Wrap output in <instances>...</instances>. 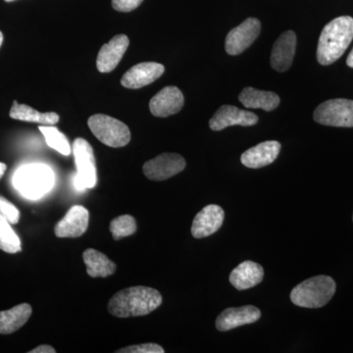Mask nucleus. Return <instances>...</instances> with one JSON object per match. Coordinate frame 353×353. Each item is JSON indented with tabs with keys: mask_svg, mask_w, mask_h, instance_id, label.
<instances>
[{
	"mask_svg": "<svg viewBox=\"0 0 353 353\" xmlns=\"http://www.w3.org/2000/svg\"><path fill=\"white\" fill-rule=\"evenodd\" d=\"M162 303V296L158 290L150 287L128 288L114 294L109 301L108 310L119 318L138 317L150 314Z\"/></svg>",
	"mask_w": 353,
	"mask_h": 353,
	"instance_id": "nucleus-1",
	"label": "nucleus"
},
{
	"mask_svg": "<svg viewBox=\"0 0 353 353\" xmlns=\"http://www.w3.org/2000/svg\"><path fill=\"white\" fill-rule=\"evenodd\" d=\"M353 39V18L341 16L325 26L320 34L317 59L321 65H331L343 57Z\"/></svg>",
	"mask_w": 353,
	"mask_h": 353,
	"instance_id": "nucleus-2",
	"label": "nucleus"
},
{
	"mask_svg": "<svg viewBox=\"0 0 353 353\" xmlns=\"http://www.w3.org/2000/svg\"><path fill=\"white\" fill-rule=\"evenodd\" d=\"M13 185L26 199L36 201L46 196L52 189L54 174L48 165H25L14 174Z\"/></svg>",
	"mask_w": 353,
	"mask_h": 353,
	"instance_id": "nucleus-3",
	"label": "nucleus"
},
{
	"mask_svg": "<svg viewBox=\"0 0 353 353\" xmlns=\"http://www.w3.org/2000/svg\"><path fill=\"white\" fill-rule=\"evenodd\" d=\"M336 285L329 276H316L303 281L290 292V301L303 308H321L331 301Z\"/></svg>",
	"mask_w": 353,
	"mask_h": 353,
	"instance_id": "nucleus-4",
	"label": "nucleus"
},
{
	"mask_svg": "<svg viewBox=\"0 0 353 353\" xmlns=\"http://www.w3.org/2000/svg\"><path fill=\"white\" fill-rule=\"evenodd\" d=\"M88 125L95 138L110 148H123L131 141L127 125L110 116L95 114L88 118Z\"/></svg>",
	"mask_w": 353,
	"mask_h": 353,
	"instance_id": "nucleus-5",
	"label": "nucleus"
},
{
	"mask_svg": "<svg viewBox=\"0 0 353 353\" xmlns=\"http://www.w3.org/2000/svg\"><path fill=\"white\" fill-rule=\"evenodd\" d=\"M313 118L325 126L353 127V101L345 99L323 102L315 109Z\"/></svg>",
	"mask_w": 353,
	"mask_h": 353,
	"instance_id": "nucleus-6",
	"label": "nucleus"
},
{
	"mask_svg": "<svg viewBox=\"0 0 353 353\" xmlns=\"http://www.w3.org/2000/svg\"><path fill=\"white\" fill-rule=\"evenodd\" d=\"M75 157L77 176L80 179L85 189H92L97 185V165L94 150L85 139L78 138L73 143Z\"/></svg>",
	"mask_w": 353,
	"mask_h": 353,
	"instance_id": "nucleus-7",
	"label": "nucleus"
},
{
	"mask_svg": "<svg viewBox=\"0 0 353 353\" xmlns=\"http://www.w3.org/2000/svg\"><path fill=\"white\" fill-rule=\"evenodd\" d=\"M185 158L176 153H162L143 165V174L152 181H164L185 168Z\"/></svg>",
	"mask_w": 353,
	"mask_h": 353,
	"instance_id": "nucleus-8",
	"label": "nucleus"
},
{
	"mask_svg": "<svg viewBox=\"0 0 353 353\" xmlns=\"http://www.w3.org/2000/svg\"><path fill=\"white\" fill-rule=\"evenodd\" d=\"M261 30L260 21L256 18H248L238 27L228 34L225 48L228 54L239 55L248 50L255 39L259 38Z\"/></svg>",
	"mask_w": 353,
	"mask_h": 353,
	"instance_id": "nucleus-9",
	"label": "nucleus"
},
{
	"mask_svg": "<svg viewBox=\"0 0 353 353\" xmlns=\"http://www.w3.org/2000/svg\"><path fill=\"white\" fill-rule=\"evenodd\" d=\"M259 123V117L254 113L243 110L233 105H223L218 109L210 121L209 126L213 131H222L228 127H250Z\"/></svg>",
	"mask_w": 353,
	"mask_h": 353,
	"instance_id": "nucleus-10",
	"label": "nucleus"
},
{
	"mask_svg": "<svg viewBox=\"0 0 353 353\" xmlns=\"http://www.w3.org/2000/svg\"><path fill=\"white\" fill-rule=\"evenodd\" d=\"M165 67L157 62H143L128 70L121 79V85L126 88L138 90L150 85L163 75Z\"/></svg>",
	"mask_w": 353,
	"mask_h": 353,
	"instance_id": "nucleus-11",
	"label": "nucleus"
},
{
	"mask_svg": "<svg viewBox=\"0 0 353 353\" xmlns=\"http://www.w3.org/2000/svg\"><path fill=\"white\" fill-rule=\"evenodd\" d=\"M90 214L87 208L75 205L70 208L66 215L54 228L57 238H79L88 230Z\"/></svg>",
	"mask_w": 353,
	"mask_h": 353,
	"instance_id": "nucleus-12",
	"label": "nucleus"
},
{
	"mask_svg": "<svg viewBox=\"0 0 353 353\" xmlns=\"http://www.w3.org/2000/svg\"><path fill=\"white\" fill-rule=\"evenodd\" d=\"M185 99L180 88L166 87L162 88L150 102V112L155 117H168L182 110Z\"/></svg>",
	"mask_w": 353,
	"mask_h": 353,
	"instance_id": "nucleus-13",
	"label": "nucleus"
},
{
	"mask_svg": "<svg viewBox=\"0 0 353 353\" xmlns=\"http://www.w3.org/2000/svg\"><path fill=\"white\" fill-rule=\"evenodd\" d=\"M130 39L125 34H118L104 44L97 58V67L101 73H110L118 64L129 48Z\"/></svg>",
	"mask_w": 353,
	"mask_h": 353,
	"instance_id": "nucleus-14",
	"label": "nucleus"
},
{
	"mask_svg": "<svg viewBox=\"0 0 353 353\" xmlns=\"http://www.w3.org/2000/svg\"><path fill=\"white\" fill-rule=\"evenodd\" d=\"M224 218V210L219 205L210 204L205 206L194 217L192 226V236L203 239L215 234L222 227Z\"/></svg>",
	"mask_w": 353,
	"mask_h": 353,
	"instance_id": "nucleus-15",
	"label": "nucleus"
},
{
	"mask_svg": "<svg viewBox=\"0 0 353 353\" xmlns=\"http://www.w3.org/2000/svg\"><path fill=\"white\" fill-rule=\"evenodd\" d=\"M260 317L261 311L255 306L245 305L241 307L227 308L218 316L216 328L220 332H227L257 322Z\"/></svg>",
	"mask_w": 353,
	"mask_h": 353,
	"instance_id": "nucleus-16",
	"label": "nucleus"
},
{
	"mask_svg": "<svg viewBox=\"0 0 353 353\" xmlns=\"http://www.w3.org/2000/svg\"><path fill=\"white\" fill-rule=\"evenodd\" d=\"M281 148L279 141H264L243 152L241 157V163L252 169L268 166L277 159Z\"/></svg>",
	"mask_w": 353,
	"mask_h": 353,
	"instance_id": "nucleus-17",
	"label": "nucleus"
},
{
	"mask_svg": "<svg viewBox=\"0 0 353 353\" xmlns=\"http://www.w3.org/2000/svg\"><path fill=\"white\" fill-rule=\"evenodd\" d=\"M296 36L294 32H283L274 43L271 53V65L278 72H285L292 66L296 54Z\"/></svg>",
	"mask_w": 353,
	"mask_h": 353,
	"instance_id": "nucleus-18",
	"label": "nucleus"
},
{
	"mask_svg": "<svg viewBox=\"0 0 353 353\" xmlns=\"http://www.w3.org/2000/svg\"><path fill=\"white\" fill-rule=\"evenodd\" d=\"M263 278L264 270L261 265L253 261H243L230 274V283L236 290H243L260 284Z\"/></svg>",
	"mask_w": 353,
	"mask_h": 353,
	"instance_id": "nucleus-19",
	"label": "nucleus"
},
{
	"mask_svg": "<svg viewBox=\"0 0 353 353\" xmlns=\"http://www.w3.org/2000/svg\"><path fill=\"white\" fill-rule=\"evenodd\" d=\"M239 101L246 108H260L268 112L275 110L280 104V97L275 92L255 90L250 87L241 90Z\"/></svg>",
	"mask_w": 353,
	"mask_h": 353,
	"instance_id": "nucleus-20",
	"label": "nucleus"
},
{
	"mask_svg": "<svg viewBox=\"0 0 353 353\" xmlns=\"http://www.w3.org/2000/svg\"><path fill=\"white\" fill-rule=\"evenodd\" d=\"M30 304L23 303L0 312V334H10L22 328L32 315Z\"/></svg>",
	"mask_w": 353,
	"mask_h": 353,
	"instance_id": "nucleus-21",
	"label": "nucleus"
},
{
	"mask_svg": "<svg viewBox=\"0 0 353 353\" xmlns=\"http://www.w3.org/2000/svg\"><path fill=\"white\" fill-rule=\"evenodd\" d=\"M83 262L88 275L92 278H106L115 273L116 264L103 253L88 248L83 253Z\"/></svg>",
	"mask_w": 353,
	"mask_h": 353,
	"instance_id": "nucleus-22",
	"label": "nucleus"
},
{
	"mask_svg": "<svg viewBox=\"0 0 353 353\" xmlns=\"http://www.w3.org/2000/svg\"><path fill=\"white\" fill-rule=\"evenodd\" d=\"M12 119L24 121V122L38 123L41 125H55L59 122V115L55 112L41 113L34 108L13 102L12 108L9 113Z\"/></svg>",
	"mask_w": 353,
	"mask_h": 353,
	"instance_id": "nucleus-23",
	"label": "nucleus"
},
{
	"mask_svg": "<svg viewBox=\"0 0 353 353\" xmlns=\"http://www.w3.org/2000/svg\"><path fill=\"white\" fill-rule=\"evenodd\" d=\"M0 250L11 254L22 250L19 236L11 228L10 223L1 214H0Z\"/></svg>",
	"mask_w": 353,
	"mask_h": 353,
	"instance_id": "nucleus-24",
	"label": "nucleus"
},
{
	"mask_svg": "<svg viewBox=\"0 0 353 353\" xmlns=\"http://www.w3.org/2000/svg\"><path fill=\"white\" fill-rule=\"evenodd\" d=\"M39 131L43 134L46 143L50 148L57 150L63 155H69L71 153V146L64 134H62L57 127L53 125H44L39 127Z\"/></svg>",
	"mask_w": 353,
	"mask_h": 353,
	"instance_id": "nucleus-25",
	"label": "nucleus"
},
{
	"mask_svg": "<svg viewBox=\"0 0 353 353\" xmlns=\"http://www.w3.org/2000/svg\"><path fill=\"white\" fill-rule=\"evenodd\" d=\"M136 219L131 215H122L111 221L110 232L114 240L119 241L121 239L132 236L136 233Z\"/></svg>",
	"mask_w": 353,
	"mask_h": 353,
	"instance_id": "nucleus-26",
	"label": "nucleus"
},
{
	"mask_svg": "<svg viewBox=\"0 0 353 353\" xmlns=\"http://www.w3.org/2000/svg\"><path fill=\"white\" fill-rule=\"evenodd\" d=\"M0 214L3 216L10 224L15 225L19 222V210L10 201L2 196H0Z\"/></svg>",
	"mask_w": 353,
	"mask_h": 353,
	"instance_id": "nucleus-27",
	"label": "nucleus"
},
{
	"mask_svg": "<svg viewBox=\"0 0 353 353\" xmlns=\"http://www.w3.org/2000/svg\"><path fill=\"white\" fill-rule=\"evenodd\" d=\"M118 353H164L163 347L157 343H143V345H132L118 350Z\"/></svg>",
	"mask_w": 353,
	"mask_h": 353,
	"instance_id": "nucleus-28",
	"label": "nucleus"
},
{
	"mask_svg": "<svg viewBox=\"0 0 353 353\" xmlns=\"http://www.w3.org/2000/svg\"><path fill=\"white\" fill-rule=\"evenodd\" d=\"M143 0H112V6L119 12H131L138 8Z\"/></svg>",
	"mask_w": 353,
	"mask_h": 353,
	"instance_id": "nucleus-29",
	"label": "nucleus"
},
{
	"mask_svg": "<svg viewBox=\"0 0 353 353\" xmlns=\"http://www.w3.org/2000/svg\"><path fill=\"white\" fill-rule=\"evenodd\" d=\"M57 350H54L50 345H39V347L34 348V350H31L30 353H55Z\"/></svg>",
	"mask_w": 353,
	"mask_h": 353,
	"instance_id": "nucleus-30",
	"label": "nucleus"
},
{
	"mask_svg": "<svg viewBox=\"0 0 353 353\" xmlns=\"http://www.w3.org/2000/svg\"><path fill=\"white\" fill-rule=\"evenodd\" d=\"M347 64L348 67H350V68H353V48L352 50L350 51V54H348Z\"/></svg>",
	"mask_w": 353,
	"mask_h": 353,
	"instance_id": "nucleus-31",
	"label": "nucleus"
},
{
	"mask_svg": "<svg viewBox=\"0 0 353 353\" xmlns=\"http://www.w3.org/2000/svg\"><path fill=\"white\" fill-rule=\"evenodd\" d=\"M6 165L4 163H1V162H0V179H1L2 176H3L4 173H6Z\"/></svg>",
	"mask_w": 353,
	"mask_h": 353,
	"instance_id": "nucleus-32",
	"label": "nucleus"
},
{
	"mask_svg": "<svg viewBox=\"0 0 353 353\" xmlns=\"http://www.w3.org/2000/svg\"><path fill=\"white\" fill-rule=\"evenodd\" d=\"M2 43H3V34L0 32V46H1Z\"/></svg>",
	"mask_w": 353,
	"mask_h": 353,
	"instance_id": "nucleus-33",
	"label": "nucleus"
},
{
	"mask_svg": "<svg viewBox=\"0 0 353 353\" xmlns=\"http://www.w3.org/2000/svg\"><path fill=\"white\" fill-rule=\"evenodd\" d=\"M6 2H12L14 0H6Z\"/></svg>",
	"mask_w": 353,
	"mask_h": 353,
	"instance_id": "nucleus-34",
	"label": "nucleus"
}]
</instances>
